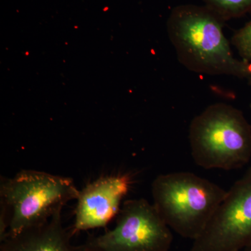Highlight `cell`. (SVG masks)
I'll use <instances>...</instances> for the list:
<instances>
[{
  "label": "cell",
  "mask_w": 251,
  "mask_h": 251,
  "mask_svg": "<svg viewBox=\"0 0 251 251\" xmlns=\"http://www.w3.org/2000/svg\"><path fill=\"white\" fill-rule=\"evenodd\" d=\"M204 6L223 21L242 17L251 12V0H202Z\"/></svg>",
  "instance_id": "9c48e42d"
},
{
  "label": "cell",
  "mask_w": 251,
  "mask_h": 251,
  "mask_svg": "<svg viewBox=\"0 0 251 251\" xmlns=\"http://www.w3.org/2000/svg\"><path fill=\"white\" fill-rule=\"evenodd\" d=\"M232 44L243 60L251 63V21L236 31Z\"/></svg>",
  "instance_id": "30bf717a"
},
{
  "label": "cell",
  "mask_w": 251,
  "mask_h": 251,
  "mask_svg": "<svg viewBox=\"0 0 251 251\" xmlns=\"http://www.w3.org/2000/svg\"><path fill=\"white\" fill-rule=\"evenodd\" d=\"M243 251H251V243L249 245H248L247 247L244 248L243 249Z\"/></svg>",
  "instance_id": "8fae6325"
},
{
  "label": "cell",
  "mask_w": 251,
  "mask_h": 251,
  "mask_svg": "<svg viewBox=\"0 0 251 251\" xmlns=\"http://www.w3.org/2000/svg\"><path fill=\"white\" fill-rule=\"evenodd\" d=\"M251 243V167L227 191L189 251H239Z\"/></svg>",
  "instance_id": "8992f818"
},
{
  "label": "cell",
  "mask_w": 251,
  "mask_h": 251,
  "mask_svg": "<svg viewBox=\"0 0 251 251\" xmlns=\"http://www.w3.org/2000/svg\"></svg>",
  "instance_id": "4fadbf2b"
},
{
  "label": "cell",
  "mask_w": 251,
  "mask_h": 251,
  "mask_svg": "<svg viewBox=\"0 0 251 251\" xmlns=\"http://www.w3.org/2000/svg\"><path fill=\"white\" fill-rule=\"evenodd\" d=\"M224 23L205 6L182 4L172 10L167 29L178 60L188 70L247 79L251 63L234 57Z\"/></svg>",
  "instance_id": "6da1fadb"
},
{
  "label": "cell",
  "mask_w": 251,
  "mask_h": 251,
  "mask_svg": "<svg viewBox=\"0 0 251 251\" xmlns=\"http://www.w3.org/2000/svg\"><path fill=\"white\" fill-rule=\"evenodd\" d=\"M80 195L72 178L24 170L0 185L1 211L9 221L8 236L45 224Z\"/></svg>",
  "instance_id": "3957f363"
},
{
  "label": "cell",
  "mask_w": 251,
  "mask_h": 251,
  "mask_svg": "<svg viewBox=\"0 0 251 251\" xmlns=\"http://www.w3.org/2000/svg\"><path fill=\"white\" fill-rule=\"evenodd\" d=\"M62 211H56L45 224L5 237L0 242V251H87L82 244H72L73 235L63 226Z\"/></svg>",
  "instance_id": "ba28073f"
},
{
  "label": "cell",
  "mask_w": 251,
  "mask_h": 251,
  "mask_svg": "<svg viewBox=\"0 0 251 251\" xmlns=\"http://www.w3.org/2000/svg\"><path fill=\"white\" fill-rule=\"evenodd\" d=\"M127 174L106 175L86 185L80 191L75 211L72 235L82 231L106 227L121 210V202L129 191Z\"/></svg>",
  "instance_id": "52a82bcc"
},
{
  "label": "cell",
  "mask_w": 251,
  "mask_h": 251,
  "mask_svg": "<svg viewBox=\"0 0 251 251\" xmlns=\"http://www.w3.org/2000/svg\"><path fill=\"white\" fill-rule=\"evenodd\" d=\"M227 191L187 172L158 175L152 184L153 205L181 237L194 241L202 233Z\"/></svg>",
  "instance_id": "277c9868"
},
{
  "label": "cell",
  "mask_w": 251,
  "mask_h": 251,
  "mask_svg": "<svg viewBox=\"0 0 251 251\" xmlns=\"http://www.w3.org/2000/svg\"><path fill=\"white\" fill-rule=\"evenodd\" d=\"M173 241L154 205L135 199L124 202L113 229L89 237L82 246L87 251H168Z\"/></svg>",
  "instance_id": "5b68a950"
},
{
  "label": "cell",
  "mask_w": 251,
  "mask_h": 251,
  "mask_svg": "<svg viewBox=\"0 0 251 251\" xmlns=\"http://www.w3.org/2000/svg\"><path fill=\"white\" fill-rule=\"evenodd\" d=\"M188 138L195 163L204 169L231 171L250 161L251 126L228 104H212L195 117Z\"/></svg>",
  "instance_id": "7a4b0ae2"
},
{
  "label": "cell",
  "mask_w": 251,
  "mask_h": 251,
  "mask_svg": "<svg viewBox=\"0 0 251 251\" xmlns=\"http://www.w3.org/2000/svg\"><path fill=\"white\" fill-rule=\"evenodd\" d=\"M247 80H249V83L251 84V69H250V73H249V76L247 77Z\"/></svg>",
  "instance_id": "7c38bea8"
}]
</instances>
